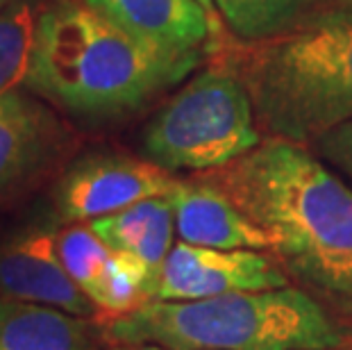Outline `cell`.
<instances>
[{
    "instance_id": "cell-1",
    "label": "cell",
    "mask_w": 352,
    "mask_h": 350,
    "mask_svg": "<svg viewBox=\"0 0 352 350\" xmlns=\"http://www.w3.org/2000/svg\"><path fill=\"white\" fill-rule=\"evenodd\" d=\"M198 177L271 234L287 273L352 321V187L339 173L302 146L273 137Z\"/></svg>"
},
{
    "instance_id": "cell-2",
    "label": "cell",
    "mask_w": 352,
    "mask_h": 350,
    "mask_svg": "<svg viewBox=\"0 0 352 350\" xmlns=\"http://www.w3.org/2000/svg\"><path fill=\"white\" fill-rule=\"evenodd\" d=\"M202 53L153 46L82 0H57L36 19L23 85L82 116L137 109L182 82Z\"/></svg>"
},
{
    "instance_id": "cell-3",
    "label": "cell",
    "mask_w": 352,
    "mask_h": 350,
    "mask_svg": "<svg viewBox=\"0 0 352 350\" xmlns=\"http://www.w3.org/2000/svg\"><path fill=\"white\" fill-rule=\"evenodd\" d=\"M107 346L168 350H341L350 332L298 287L198 300H148L130 314L96 316Z\"/></svg>"
},
{
    "instance_id": "cell-4",
    "label": "cell",
    "mask_w": 352,
    "mask_h": 350,
    "mask_svg": "<svg viewBox=\"0 0 352 350\" xmlns=\"http://www.w3.org/2000/svg\"><path fill=\"white\" fill-rule=\"evenodd\" d=\"M257 121L305 144L352 121V5L309 12L245 48L241 73Z\"/></svg>"
},
{
    "instance_id": "cell-5",
    "label": "cell",
    "mask_w": 352,
    "mask_h": 350,
    "mask_svg": "<svg viewBox=\"0 0 352 350\" xmlns=\"http://www.w3.org/2000/svg\"><path fill=\"white\" fill-rule=\"evenodd\" d=\"M261 141L243 80L226 69H209L186 82L153 118L144 151L166 171L207 173L243 157Z\"/></svg>"
},
{
    "instance_id": "cell-6",
    "label": "cell",
    "mask_w": 352,
    "mask_h": 350,
    "mask_svg": "<svg viewBox=\"0 0 352 350\" xmlns=\"http://www.w3.org/2000/svg\"><path fill=\"white\" fill-rule=\"evenodd\" d=\"M289 287V275L259 250H221L179 241L155 282L153 300H198Z\"/></svg>"
},
{
    "instance_id": "cell-7",
    "label": "cell",
    "mask_w": 352,
    "mask_h": 350,
    "mask_svg": "<svg viewBox=\"0 0 352 350\" xmlns=\"http://www.w3.org/2000/svg\"><path fill=\"white\" fill-rule=\"evenodd\" d=\"M175 187V177L151 160L89 157L62 177L57 210L64 221H94L139 200L166 198Z\"/></svg>"
},
{
    "instance_id": "cell-8",
    "label": "cell",
    "mask_w": 352,
    "mask_h": 350,
    "mask_svg": "<svg viewBox=\"0 0 352 350\" xmlns=\"http://www.w3.org/2000/svg\"><path fill=\"white\" fill-rule=\"evenodd\" d=\"M0 298L50 305L87 318L98 314L66 271L57 234L48 230H30L0 248Z\"/></svg>"
},
{
    "instance_id": "cell-9",
    "label": "cell",
    "mask_w": 352,
    "mask_h": 350,
    "mask_svg": "<svg viewBox=\"0 0 352 350\" xmlns=\"http://www.w3.org/2000/svg\"><path fill=\"white\" fill-rule=\"evenodd\" d=\"M168 200L177 234L186 243L221 250H273L271 234L202 177L177 182Z\"/></svg>"
},
{
    "instance_id": "cell-10",
    "label": "cell",
    "mask_w": 352,
    "mask_h": 350,
    "mask_svg": "<svg viewBox=\"0 0 352 350\" xmlns=\"http://www.w3.org/2000/svg\"><path fill=\"white\" fill-rule=\"evenodd\" d=\"M153 46L202 53L212 39V14L198 0H82Z\"/></svg>"
},
{
    "instance_id": "cell-11",
    "label": "cell",
    "mask_w": 352,
    "mask_h": 350,
    "mask_svg": "<svg viewBox=\"0 0 352 350\" xmlns=\"http://www.w3.org/2000/svg\"><path fill=\"white\" fill-rule=\"evenodd\" d=\"M57 123L21 91L0 98V198L21 187L57 148Z\"/></svg>"
},
{
    "instance_id": "cell-12",
    "label": "cell",
    "mask_w": 352,
    "mask_h": 350,
    "mask_svg": "<svg viewBox=\"0 0 352 350\" xmlns=\"http://www.w3.org/2000/svg\"><path fill=\"white\" fill-rule=\"evenodd\" d=\"M96 318L0 298V350H102Z\"/></svg>"
},
{
    "instance_id": "cell-13",
    "label": "cell",
    "mask_w": 352,
    "mask_h": 350,
    "mask_svg": "<svg viewBox=\"0 0 352 350\" xmlns=\"http://www.w3.org/2000/svg\"><path fill=\"white\" fill-rule=\"evenodd\" d=\"M89 226L104 241V245L118 252H130L153 271L155 282L168 252L173 250L175 212L166 198H146L125 210L89 221Z\"/></svg>"
},
{
    "instance_id": "cell-14",
    "label": "cell",
    "mask_w": 352,
    "mask_h": 350,
    "mask_svg": "<svg viewBox=\"0 0 352 350\" xmlns=\"http://www.w3.org/2000/svg\"><path fill=\"white\" fill-rule=\"evenodd\" d=\"M318 0H214V10L221 14L232 34L254 43L284 32Z\"/></svg>"
},
{
    "instance_id": "cell-15",
    "label": "cell",
    "mask_w": 352,
    "mask_h": 350,
    "mask_svg": "<svg viewBox=\"0 0 352 350\" xmlns=\"http://www.w3.org/2000/svg\"><path fill=\"white\" fill-rule=\"evenodd\" d=\"M155 298V275L130 252L111 250L94 305L96 316H123Z\"/></svg>"
},
{
    "instance_id": "cell-16",
    "label": "cell",
    "mask_w": 352,
    "mask_h": 350,
    "mask_svg": "<svg viewBox=\"0 0 352 350\" xmlns=\"http://www.w3.org/2000/svg\"><path fill=\"white\" fill-rule=\"evenodd\" d=\"M34 28L32 7L23 0L0 12V98L25 82Z\"/></svg>"
},
{
    "instance_id": "cell-17",
    "label": "cell",
    "mask_w": 352,
    "mask_h": 350,
    "mask_svg": "<svg viewBox=\"0 0 352 350\" xmlns=\"http://www.w3.org/2000/svg\"><path fill=\"white\" fill-rule=\"evenodd\" d=\"M57 248L73 282L94 303L111 248L104 245V241L94 232L91 226H82V223H76V226L66 228L64 232L57 234Z\"/></svg>"
},
{
    "instance_id": "cell-18",
    "label": "cell",
    "mask_w": 352,
    "mask_h": 350,
    "mask_svg": "<svg viewBox=\"0 0 352 350\" xmlns=\"http://www.w3.org/2000/svg\"><path fill=\"white\" fill-rule=\"evenodd\" d=\"M316 144L320 157L352 187V121L327 132Z\"/></svg>"
},
{
    "instance_id": "cell-19",
    "label": "cell",
    "mask_w": 352,
    "mask_h": 350,
    "mask_svg": "<svg viewBox=\"0 0 352 350\" xmlns=\"http://www.w3.org/2000/svg\"><path fill=\"white\" fill-rule=\"evenodd\" d=\"M109 350H168L155 344H139V346H109Z\"/></svg>"
},
{
    "instance_id": "cell-20",
    "label": "cell",
    "mask_w": 352,
    "mask_h": 350,
    "mask_svg": "<svg viewBox=\"0 0 352 350\" xmlns=\"http://www.w3.org/2000/svg\"><path fill=\"white\" fill-rule=\"evenodd\" d=\"M198 3L205 7V10L209 12V14H214V0H198Z\"/></svg>"
},
{
    "instance_id": "cell-21",
    "label": "cell",
    "mask_w": 352,
    "mask_h": 350,
    "mask_svg": "<svg viewBox=\"0 0 352 350\" xmlns=\"http://www.w3.org/2000/svg\"><path fill=\"white\" fill-rule=\"evenodd\" d=\"M5 3H7V0H0V10H3V7H5Z\"/></svg>"
}]
</instances>
